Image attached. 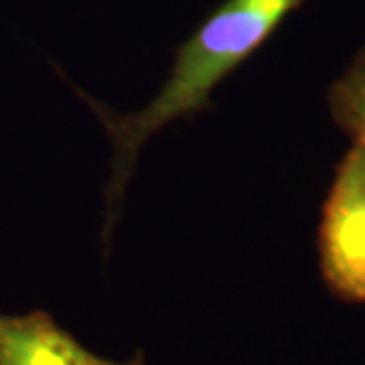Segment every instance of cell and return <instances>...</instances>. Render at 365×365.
Instances as JSON below:
<instances>
[{
	"label": "cell",
	"mask_w": 365,
	"mask_h": 365,
	"mask_svg": "<svg viewBox=\"0 0 365 365\" xmlns=\"http://www.w3.org/2000/svg\"><path fill=\"white\" fill-rule=\"evenodd\" d=\"M304 0H225L175 53L169 79L138 112L116 114L88 98L112 144L106 185V225L110 235L144 143L173 122L201 112L209 96L235 67L260 49L288 14Z\"/></svg>",
	"instance_id": "cell-1"
},
{
	"label": "cell",
	"mask_w": 365,
	"mask_h": 365,
	"mask_svg": "<svg viewBox=\"0 0 365 365\" xmlns=\"http://www.w3.org/2000/svg\"><path fill=\"white\" fill-rule=\"evenodd\" d=\"M321 272L339 299L365 302V143L337 167L319 230Z\"/></svg>",
	"instance_id": "cell-2"
},
{
	"label": "cell",
	"mask_w": 365,
	"mask_h": 365,
	"mask_svg": "<svg viewBox=\"0 0 365 365\" xmlns=\"http://www.w3.org/2000/svg\"><path fill=\"white\" fill-rule=\"evenodd\" d=\"M0 365H143L140 357L126 364L100 357L57 325L45 311L0 313Z\"/></svg>",
	"instance_id": "cell-3"
},
{
	"label": "cell",
	"mask_w": 365,
	"mask_h": 365,
	"mask_svg": "<svg viewBox=\"0 0 365 365\" xmlns=\"http://www.w3.org/2000/svg\"><path fill=\"white\" fill-rule=\"evenodd\" d=\"M333 120L357 143H365V45L329 93Z\"/></svg>",
	"instance_id": "cell-4"
}]
</instances>
